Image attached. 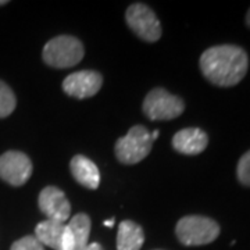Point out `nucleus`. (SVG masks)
<instances>
[{
	"label": "nucleus",
	"instance_id": "f257e3e1",
	"mask_svg": "<svg viewBox=\"0 0 250 250\" xmlns=\"http://www.w3.org/2000/svg\"><path fill=\"white\" fill-rule=\"evenodd\" d=\"M200 71L215 86L231 88L241 82L249 68L245 49L236 45H217L206 49L199 60Z\"/></svg>",
	"mask_w": 250,
	"mask_h": 250
},
{
	"label": "nucleus",
	"instance_id": "20e7f679",
	"mask_svg": "<svg viewBox=\"0 0 250 250\" xmlns=\"http://www.w3.org/2000/svg\"><path fill=\"white\" fill-rule=\"evenodd\" d=\"M152 145L149 129L143 125H134L128 134L117 141L114 152L120 163L131 166L146 159L152 150Z\"/></svg>",
	"mask_w": 250,
	"mask_h": 250
},
{
	"label": "nucleus",
	"instance_id": "f03ea898",
	"mask_svg": "<svg viewBox=\"0 0 250 250\" xmlns=\"http://www.w3.org/2000/svg\"><path fill=\"white\" fill-rule=\"evenodd\" d=\"M220 225L210 217L187 215L177 223L175 233L185 246H203L214 242L220 235Z\"/></svg>",
	"mask_w": 250,
	"mask_h": 250
},
{
	"label": "nucleus",
	"instance_id": "aec40b11",
	"mask_svg": "<svg viewBox=\"0 0 250 250\" xmlns=\"http://www.w3.org/2000/svg\"><path fill=\"white\" fill-rule=\"evenodd\" d=\"M104 225H106V227H113V225H114V218H111V220H107V221H104Z\"/></svg>",
	"mask_w": 250,
	"mask_h": 250
},
{
	"label": "nucleus",
	"instance_id": "a211bd4d",
	"mask_svg": "<svg viewBox=\"0 0 250 250\" xmlns=\"http://www.w3.org/2000/svg\"><path fill=\"white\" fill-rule=\"evenodd\" d=\"M85 250H103V248L99 245L98 242H92V243H89V245L85 248Z\"/></svg>",
	"mask_w": 250,
	"mask_h": 250
},
{
	"label": "nucleus",
	"instance_id": "39448f33",
	"mask_svg": "<svg viewBox=\"0 0 250 250\" xmlns=\"http://www.w3.org/2000/svg\"><path fill=\"white\" fill-rule=\"evenodd\" d=\"M185 110L184 100L163 88L152 89L143 100V113L152 121H170Z\"/></svg>",
	"mask_w": 250,
	"mask_h": 250
},
{
	"label": "nucleus",
	"instance_id": "ddd939ff",
	"mask_svg": "<svg viewBox=\"0 0 250 250\" xmlns=\"http://www.w3.org/2000/svg\"><path fill=\"white\" fill-rule=\"evenodd\" d=\"M145 233L139 224L131 220L121 221L117 233V250H141Z\"/></svg>",
	"mask_w": 250,
	"mask_h": 250
},
{
	"label": "nucleus",
	"instance_id": "1a4fd4ad",
	"mask_svg": "<svg viewBox=\"0 0 250 250\" xmlns=\"http://www.w3.org/2000/svg\"><path fill=\"white\" fill-rule=\"evenodd\" d=\"M39 208L47 220H53L57 223H64L70 218L71 205L65 193L57 187H46L42 189L38 199Z\"/></svg>",
	"mask_w": 250,
	"mask_h": 250
},
{
	"label": "nucleus",
	"instance_id": "4be33fe9",
	"mask_svg": "<svg viewBox=\"0 0 250 250\" xmlns=\"http://www.w3.org/2000/svg\"><path fill=\"white\" fill-rule=\"evenodd\" d=\"M9 1L7 0H0V6H4V4H7Z\"/></svg>",
	"mask_w": 250,
	"mask_h": 250
},
{
	"label": "nucleus",
	"instance_id": "9b49d317",
	"mask_svg": "<svg viewBox=\"0 0 250 250\" xmlns=\"http://www.w3.org/2000/svg\"><path fill=\"white\" fill-rule=\"evenodd\" d=\"M208 136L200 128H184L172 138V147L181 154L196 156L206 150Z\"/></svg>",
	"mask_w": 250,
	"mask_h": 250
},
{
	"label": "nucleus",
	"instance_id": "412c9836",
	"mask_svg": "<svg viewBox=\"0 0 250 250\" xmlns=\"http://www.w3.org/2000/svg\"><path fill=\"white\" fill-rule=\"evenodd\" d=\"M246 25L250 28V9L248 10V14H246Z\"/></svg>",
	"mask_w": 250,
	"mask_h": 250
},
{
	"label": "nucleus",
	"instance_id": "f3484780",
	"mask_svg": "<svg viewBox=\"0 0 250 250\" xmlns=\"http://www.w3.org/2000/svg\"><path fill=\"white\" fill-rule=\"evenodd\" d=\"M10 250H45V246L36 239L35 236H24L11 245Z\"/></svg>",
	"mask_w": 250,
	"mask_h": 250
},
{
	"label": "nucleus",
	"instance_id": "f8f14e48",
	"mask_svg": "<svg viewBox=\"0 0 250 250\" xmlns=\"http://www.w3.org/2000/svg\"><path fill=\"white\" fill-rule=\"evenodd\" d=\"M70 170L74 179L88 189H98L100 184V172H99L98 166L93 161L82 156L77 154L72 157L70 163Z\"/></svg>",
	"mask_w": 250,
	"mask_h": 250
},
{
	"label": "nucleus",
	"instance_id": "dca6fc26",
	"mask_svg": "<svg viewBox=\"0 0 250 250\" xmlns=\"http://www.w3.org/2000/svg\"><path fill=\"white\" fill-rule=\"evenodd\" d=\"M236 178L243 187L250 188V150L245 153L238 161Z\"/></svg>",
	"mask_w": 250,
	"mask_h": 250
},
{
	"label": "nucleus",
	"instance_id": "7ed1b4c3",
	"mask_svg": "<svg viewBox=\"0 0 250 250\" xmlns=\"http://www.w3.org/2000/svg\"><path fill=\"white\" fill-rule=\"evenodd\" d=\"M83 45L78 38L70 35L56 36L43 47V62L53 68H70L83 59Z\"/></svg>",
	"mask_w": 250,
	"mask_h": 250
},
{
	"label": "nucleus",
	"instance_id": "423d86ee",
	"mask_svg": "<svg viewBox=\"0 0 250 250\" xmlns=\"http://www.w3.org/2000/svg\"><path fill=\"white\" fill-rule=\"evenodd\" d=\"M125 21L145 42H157L161 38V24L156 13L143 3L131 4L125 13Z\"/></svg>",
	"mask_w": 250,
	"mask_h": 250
},
{
	"label": "nucleus",
	"instance_id": "0eeeda50",
	"mask_svg": "<svg viewBox=\"0 0 250 250\" xmlns=\"http://www.w3.org/2000/svg\"><path fill=\"white\" fill-rule=\"evenodd\" d=\"M32 161L25 153L9 150L0 156V178L11 187H21L32 175Z\"/></svg>",
	"mask_w": 250,
	"mask_h": 250
},
{
	"label": "nucleus",
	"instance_id": "5701e85b",
	"mask_svg": "<svg viewBox=\"0 0 250 250\" xmlns=\"http://www.w3.org/2000/svg\"><path fill=\"white\" fill-rule=\"evenodd\" d=\"M159 250H160V249H159Z\"/></svg>",
	"mask_w": 250,
	"mask_h": 250
},
{
	"label": "nucleus",
	"instance_id": "2eb2a0df",
	"mask_svg": "<svg viewBox=\"0 0 250 250\" xmlns=\"http://www.w3.org/2000/svg\"><path fill=\"white\" fill-rule=\"evenodd\" d=\"M17 106V99L14 92L7 83L0 81V118L9 117Z\"/></svg>",
	"mask_w": 250,
	"mask_h": 250
},
{
	"label": "nucleus",
	"instance_id": "6e6552de",
	"mask_svg": "<svg viewBox=\"0 0 250 250\" xmlns=\"http://www.w3.org/2000/svg\"><path fill=\"white\" fill-rule=\"evenodd\" d=\"M103 85L100 72L82 70L70 74L62 81V90L75 99H88L95 96Z\"/></svg>",
	"mask_w": 250,
	"mask_h": 250
},
{
	"label": "nucleus",
	"instance_id": "4468645a",
	"mask_svg": "<svg viewBox=\"0 0 250 250\" xmlns=\"http://www.w3.org/2000/svg\"><path fill=\"white\" fill-rule=\"evenodd\" d=\"M65 225L53 220H45L39 223L35 228V238L43 246H49L53 250H62Z\"/></svg>",
	"mask_w": 250,
	"mask_h": 250
},
{
	"label": "nucleus",
	"instance_id": "6ab92c4d",
	"mask_svg": "<svg viewBox=\"0 0 250 250\" xmlns=\"http://www.w3.org/2000/svg\"><path fill=\"white\" fill-rule=\"evenodd\" d=\"M159 135H160V132H159L157 129H156V131H153L152 134H150V136H152V141H153V142H154V141H156V139L159 138Z\"/></svg>",
	"mask_w": 250,
	"mask_h": 250
},
{
	"label": "nucleus",
	"instance_id": "9d476101",
	"mask_svg": "<svg viewBox=\"0 0 250 250\" xmlns=\"http://www.w3.org/2000/svg\"><path fill=\"white\" fill-rule=\"evenodd\" d=\"M90 218L85 213L74 215L70 224L65 225L64 238H62V250H85L89 245Z\"/></svg>",
	"mask_w": 250,
	"mask_h": 250
}]
</instances>
